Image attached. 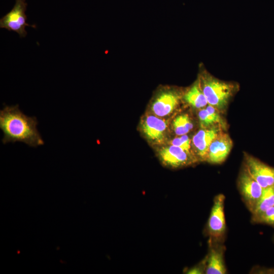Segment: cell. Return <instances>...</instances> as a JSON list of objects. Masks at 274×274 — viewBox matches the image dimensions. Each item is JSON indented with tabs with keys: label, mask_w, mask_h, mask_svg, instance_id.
Segmentation results:
<instances>
[{
	"label": "cell",
	"mask_w": 274,
	"mask_h": 274,
	"mask_svg": "<svg viewBox=\"0 0 274 274\" xmlns=\"http://www.w3.org/2000/svg\"><path fill=\"white\" fill-rule=\"evenodd\" d=\"M38 124L36 117L24 114L18 104L9 106L4 104L0 110V129L4 134L2 143L18 142L34 148L43 145L44 141L37 128Z\"/></svg>",
	"instance_id": "cell-1"
},
{
	"label": "cell",
	"mask_w": 274,
	"mask_h": 274,
	"mask_svg": "<svg viewBox=\"0 0 274 274\" xmlns=\"http://www.w3.org/2000/svg\"><path fill=\"white\" fill-rule=\"evenodd\" d=\"M208 103L215 108L222 109L235 92L233 84L220 80L207 72H202L198 79Z\"/></svg>",
	"instance_id": "cell-2"
},
{
	"label": "cell",
	"mask_w": 274,
	"mask_h": 274,
	"mask_svg": "<svg viewBox=\"0 0 274 274\" xmlns=\"http://www.w3.org/2000/svg\"><path fill=\"white\" fill-rule=\"evenodd\" d=\"M225 196L217 195L214 199L206 227L209 239L223 242L226 234V226L224 214Z\"/></svg>",
	"instance_id": "cell-3"
},
{
	"label": "cell",
	"mask_w": 274,
	"mask_h": 274,
	"mask_svg": "<svg viewBox=\"0 0 274 274\" xmlns=\"http://www.w3.org/2000/svg\"><path fill=\"white\" fill-rule=\"evenodd\" d=\"M27 4L25 0H15L13 9L0 19V27L9 31L17 32L21 38L27 35L26 26L36 28L35 25H30L26 22L25 14Z\"/></svg>",
	"instance_id": "cell-4"
},
{
	"label": "cell",
	"mask_w": 274,
	"mask_h": 274,
	"mask_svg": "<svg viewBox=\"0 0 274 274\" xmlns=\"http://www.w3.org/2000/svg\"><path fill=\"white\" fill-rule=\"evenodd\" d=\"M237 184L242 199L252 213L262 195L264 188L250 175L245 167L239 174Z\"/></svg>",
	"instance_id": "cell-5"
},
{
	"label": "cell",
	"mask_w": 274,
	"mask_h": 274,
	"mask_svg": "<svg viewBox=\"0 0 274 274\" xmlns=\"http://www.w3.org/2000/svg\"><path fill=\"white\" fill-rule=\"evenodd\" d=\"M245 167L263 188L274 187V167L247 155Z\"/></svg>",
	"instance_id": "cell-6"
},
{
	"label": "cell",
	"mask_w": 274,
	"mask_h": 274,
	"mask_svg": "<svg viewBox=\"0 0 274 274\" xmlns=\"http://www.w3.org/2000/svg\"><path fill=\"white\" fill-rule=\"evenodd\" d=\"M209 252L207 257L206 274H225L227 272L224 261L225 247L223 242L209 239Z\"/></svg>",
	"instance_id": "cell-7"
},
{
	"label": "cell",
	"mask_w": 274,
	"mask_h": 274,
	"mask_svg": "<svg viewBox=\"0 0 274 274\" xmlns=\"http://www.w3.org/2000/svg\"><path fill=\"white\" fill-rule=\"evenodd\" d=\"M159 156L164 165L172 168L187 166L195 161L189 152L173 145L161 149Z\"/></svg>",
	"instance_id": "cell-8"
},
{
	"label": "cell",
	"mask_w": 274,
	"mask_h": 274,
	"mask_svg": "<svg viewBox=\"0 0 274 274\" xmlns=\"http://www.w3.org/2000/svg\"><path fill=\"white\" fill-rule=\"evenodd\" d=\"M167 128V122L157 116L148 115L141 123V129L150 141L161 143L165 139Z\"/></svg>",
	"instance_id": "cell-9"
},
{
	"label": "cell",
	"mask_w": 274,
	"mask_h": 274,
	"mask_svg": "<svg viewBox=\"0 0 274 274\" xmlns=\"http://www.w3.org/2000/svg\"><path fill=\"white\" fill-rule=\"evenodd\" d=\"M232 146L229 136L226 133H219L211 143L206 160L211 163L223 162L228 155Z\"/></svg>",
	"instance_id": "cell-10"
},
{
	"label": "cell",
	"mask_w": 274,
	"mask_h": 274,
	"mask_svg": "<svg viewBox=\"0 0 274 274\" xmlns=\"http://www.w3.org/2000/svg\"><path fill=\"white\" fill-rule=\"evenodd\" d=\"M180 96L173 90H167L159 93L152 103L151 109L154 114L164 117L171 114L179 104Z\"/></svg>",
	"instance_id": "cell-11"
},
{
	"label": "cell",
	"mask_w": 274,
	"mask_h": 274,
	"mask_svg": "<svg viewBox=\"0 0 274 274\" xmlns=\"http://www.w3.org/2000/svg\"><path fill=\"white\" fill-rule=\"evenodd\" d=\"M219 134V129L213 127L199 130L193 137L192 143L197 155L201 160H206L210 146Z\"/></svg>",
	"instance_id": "cell-12"
},
{
	"label": "cell",
	"mask_w": 274,
	"mask_h": 274,
	"mask_svg": "<svg viewBox=\"0 0 274 274\" xmlns=\"http://www.w3.org/2000/svg\"><path fill=\"white\" fill-rule=\"evenodd\" d=\"M184 98L188 104L197 109L203 108L208 104L199 80L185 93Z\"/></svg>",
	"instance_id": "cell-13"
},
{
	"label": "cell",
	"mask_w": 274,
	"mask_h": 274,
	"mask_svg": "<svg viewBox=\"0 0 274 274\" xmlns=\"http://www.w3.org/2000/svg\"><path fill=\"white\" fill-rule=\"evenodd\" d=\"M274 206V187L264 188L262 195L252 214V220Z\"/></svg>",
	"instance_id": "cell-14"
},
{
	"label": "cell",
	"mask_w": 274,
	"mask_h": 274,
	"mask_svg": "<svg viewBox=\"0 0 274 274\" xmlns=\"http://www.w3.org/2000/svg\"><path fill=\"white\" fill-rule=\"evenodd\" d=\"M200 125L203 127H208L215 123L222 122L221 117L216 112L215 107L209 105L206 109H201L198 113Z\"/></svg>",
	"instance_id": "cell-15"
},
{
	"label": "cell",
	"mask_w": 274,
	"mask_h": 274,
	"mask_svg": "<svg viewBox=\"0 0 274 274\" xmlns=\"http://www.w3.org/2000/svg\"><path fill=\"white\" fill-rule=\"evenodd\" d=\"M173 126L175 133L178 135H182L192 129L193 124L188 115L182 114L174 119Z\"/></svg>",
	"instance_id": "cell-16"
},
{
	"label": "cell",
	"mask_w": 274,
	"mask_h": 274,
	"mask_svg": "<svg viewBox=\"0 0 274 274\" xmlns=\"http://www.w3.org/2000/svg\"><path fill=\"white\" fill-rule=\"evenodd\" d=\"M252 221L255 223L266 224L274 228V206L266 210Z\"/></svg>",
	"instance_id": "cell-17"
},
{
	"label": "cell",
	"mask_w": 274,
	"mask_h": 274,
	"mask_svg": "<svg viewBox=\"0 0 274 274\" xmlns=\"http://www.w3.org/2000/svg\"><path fill=\"white\" fill-rule=\"evenodd\" d=\"M171 144L179 147L190 153L191 141L186 134L180 135V137L173 139L171 142Z\"/></svg>",
	"instance_id": "cell-18"
},
{
	"label": "cell",
	"mask_w": 274,
	"mask_h": 274,
	"mask_svg": "<svg viewBox=\"0 0 274 274\" xmlns=\"http://www.w3.org/2000/svg\"><path fill=\"white\" fill-rule=\"evenodd\" d=\"M207 267V257H205L197 264L190 268L186 271L187 273L202 274L205 273Z\"/></svg>",
	"instance_id": "cell-19"
},
{
	"label": "cell",
	"mask_w": 274,
	"mask_h": 274,
	"mask_svg": "<svg viewBox=\"0 0 274 274\" xmlns=\"http://www.w3.org/2000/svg\"><path fill=\"white\" fill-rule=\"evenodd\" d=\"M252 272L254 273L274 274V268L256 267Z\"/></svg>",
	"instance_id": "cell-20"
}]
</instances>
